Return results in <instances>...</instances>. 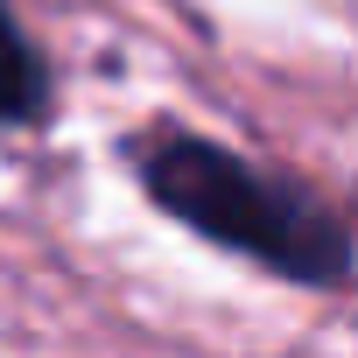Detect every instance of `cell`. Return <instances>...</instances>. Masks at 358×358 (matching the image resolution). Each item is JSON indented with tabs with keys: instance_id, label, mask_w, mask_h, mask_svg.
<instances>
[{
	"instance_id": "3",
	"label": "cell",
	"mask_w": 358,
	"mask_h": 358,
	"mask_svg": "<svg viewBox=\"0 0 358 358\" xmlns=\"http://www.w3.org/2000/svg\"><path fill=\"white\" fill-rule=\"evenodd\" d=\"M351 225H358V183H351Z\"/></svg>"
},
{
	"instance_id": "2",
	"label": "cell",
	"mask_w": 358,
	"mask_h": 358,
	"mask_svg": "<svg viewBox=\"0 0 358 358\" xmlns=\"http://www.w3.org/2000/svg\"><path fill=\"white\" fill-rule=\"evenodd\" d=\"M57 113V78H50V57L36 50V36L22 29L15 0H0V127L22 134V127H43Z\"/></svg>"
},
{
	"instance_id": "1",
	"label": "cell",
	"mask_w": 358,
	"mask_h": 358,
	"mask_svg": "<svg viewBox=\"0 0 358 358\" xmlns=\"http://www.w3.org/2000/svg\"><path fill=\"white\" fill-rule=\"evenodd\" d=\"M127 169L155 211H169L204 246L267 267L288 288H351L358 274V225L302 176L253 162L197 127L155 120L127 134Z\"/></svg>"
}]
</instances>
